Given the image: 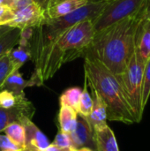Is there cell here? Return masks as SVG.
<instances>
[{"instance_id": "6da1fadb", "label": "cell", "mask_w": 150, "mask_h": 151, "mask_svg": "<svg viewBox=\"0 0 150 151\" xmlns=\"http://www.w3.org/2000/svg\"><path fill=\"white\" fill-rule=\"evenodd\" d=\"M95 34L91 19L82 20L66 29L50 45L43 48L32 60L34 72L31 78L36 86L51 79L61 66L84 57Z\"/></svg>"}, {"instance_id": "7a4b0ae2", "label": "cell", "mask_w": 150, "mask_h": 151, "mask_svg": "<svg viewBox=\"0 0 150 151\" xmlns=\"http://www.w3.org/2000/svg\"><path fill=\"white\" fill-rule=\"evenodd\" d=\"M147 10L95 32L86 53L98 59L115 75H120L134 53L137 30Z\"/></svg>"}, {"instance_id": "3957f363", "label": "cell", "mask_w": 150, "mask_h": 151, "mask_svg": "<svg viewBox=\"0 0 150 151\" xmlns=\"http://www.w3.org/2000/svg\"><path fill=\"white\" fill-rule=\"evenodd\" d=\"M84 73L88 86L99 94L106 105L107 120L136 123L117 75L88 53L84 56Z\"/></svg>"}, {"instance_id": "277c9868", "label": "cell", "mask_w": 150, "mask_h": 151, "mask_svg": "<svg viewBox=\"0 0 150 151\" xmlns=\"http://www.w3.org/2000/svg\"><path fill=\"white\" fill-rule=\"evenodd\" d=\"M105 4L106 1H88L87 4L67 15L56 19H45L39 26L33 28L29 47L31 59L74 24L86 19L94 21L101 13Z\"/></svg>"}, {"instance_id": "5b68a950", "label": "cell", "mask_w": 150, "mask_h": 151, "mask_svg": "<svg viewBox=\"0 0 150 151\" xmlns=\"http://www.w3.org/2000/svg\"><path fill=\"white\" fill-rule=\"evenodd\" d=\"M144 65L145 63L140 59L134 50L125 71L120 75H117L136 123L141 120L143 115L141 109V87Z\"/></svg>"}, {"instance_id": "8992f818", "label": "cell", "mask_w": 150, "mask_h": 151, "mask_svg": "<svg viewBox=\"0 0 150 151\" xmlns=\"http://www.w3.org/2000/svg\"><path fill=\"white\" fill-rule=\"evenodd\" d=\"M149 0H108L101 13L93 21L95 31H100L127 17L138 14L149 7Z\"/></svg>"}, {"instance_id": "52a82bcc", "label": "cell", "mask_w": 150, "mask_h": 151, "mask_svg": "<svg viewBox=\"0 0 150 151\" xmlns=\"http://www.w3.org/2000/svg\"><path fill=\"white\" fill-rule=\"evenodd\" d=\"M13 11V19L7 26L17 27L20 30L34 28L39 26L46 19L43 5L35 0H32Z\"/></svg>"}, {"instance_id": "ba28073f", "label": "cell", "mask_w": 150, "mask_h": 151, "mask_svg": "<svg viewBox=\"0 0 150 151\" xmlns=\"http://www.w3.org/2000/svg\"><path fill=\"white\" fill-rule=\"evenodd\" d=\"M34 113L35 108L34 104L26 96L22 97L11 108H0V133H3L4 129L12 123L23 125L25 122L32 120Z\"/></svg>"}, {"instance_id": "9c48e42d", "label": "cell", "mask_w": 150, "mask_h": 151, "mask_svg": "<svg viewBox=\"0 0 150 151\" xmlns=\"http://www.w3.org/2000/svg\"><path fill=\"white\" fill-rule=\"evenodd\" d=\"M72 141V149L74 150L88 148L94 151H97L95 139V133L90 127L86 117L78 113L76 127L70 133Z\"/></svg>"}, {"instance_id": "30bf717a", "label": "cell", "mask_w": 150, "mask_h": 151, "mask_svg": "<svg viewBox=\"0 0 150 151\" xmlns=\"http://www.w3.org/2000/svg\"><path fill=\"white\" fill-rule=\"evenodd\" d=\"M88 0H47L44 4L46 19H56L67 15L87 4Z\"/></svg>"}, {"instance_id": "8fae6325", "label": "cell", "mask_w": 150, "mask_h": 151, "mask_svg": "<svg viewBox=\"0 0 150 151\" xmlns=\"http://www.w3.org/2000/svg\"><path fill=\"white\" fill-rule=\"evenodd\" d=\"M23 126L25 128V149L43 151L50 145L47 136L32 120L25 122Z\"/></svg>"}, {"instance_id": "7c38bea8", "label": "cell", "mask_w": 150, "mask_h": 151, "mask_svg": "<svg viewBox=\"0 0 150 151\" xmlns=\"http://www.w3.org/2000/svg\"><path fill=\"white\" fill-rule=\"evenodd\" d=\"M90 89L93 98V107L90 114L87 117V119L95 132L96 129L107 125V109L99 94L94 88H90Z\"/></svg>"}, {"instance_id": "4fadbf2b", "label": "cell", "mask_w": 150, "mask_h": 151, "mask_svg": "<svg viewBox=\"0 0 150 151\" xmlns=\"http://www.w3.org/2000/svg\"><path fill=\"white\" fill-rule=\"evenodd\" d=\"M135 52L144 63L150 58V20L145 17L141 21L137 30Z\"/></svg>"}, {"instance_id": "5bb4252c", "label": "cell", "mask_w": 150, "mask_h": 151, "mask_svg": "<svg viewBox=\"0 0 150 151\" xmlns=\"http://www.w3.org/2000/svg\"><path fill=\"white\" fill-rule=\"evenodd\" d=\"M94 133L97 151H119L115 134L108 125L96 129Z\"/></svg>"}, {"instance_id": "9a60e30c", "label": "cell", "mask_w": 150, "mask_h": 151, "mask_svg": "<svg viewBox=\"0 0 150 151\" xmlns=\"http://www.w3.org/2000/svg\"><path fill=\"white\" fill-rule=\"evenodd\" d=\"M35 86L32 79L27 81L23 78L19 70L12 72L5 79L1 89H6L12 92L16 96H25L24 90L27 87Z\"/></svg>"}, {"instance_id": "2e32d148", "label": "cell", "mask_w": 150, "mask_h": 151, "mask_svg": "<svg viewBox=\"0 0 150 151\" xmlns=\"http://www.w3.org/2000/svg\"><path fill=\"white\" fill-rule=\"evenodd\" d=\"M78 112L67 106H60L58 113V122L60 131L70 134L76 127Z\"/></svg>"}, {"instance_id": "e0dca14e", "label": "cell", "mask_w": 150, "mask_h": 151, "mask_svg": "<svg viewBox=\"0 0 150 151\" xmlns=\"http://www.w3.org/2000/svg\"><path fill=\"white\" fill-rule=\"evenodd\" d=\"M19 36L20 29L17 27H11L0 35V58L15 48L19 43Z\"/></svg>"}, {"instance_id": "ac0fdd59", "label": "cell", "mask_w": 150, "mask_h": 151, "mask_svg": "<svg viewBox=\"0 0 150 151\" xmlns=\"http://www.w3.org/2000/svg\"><path fill=\"white\" fill-rule=\"evenodd\" d=\"M82 89L79 87H72L65 89L59 98L60 106H67L78 112L79 104Z\"/></svg>"}, {"instance_id": "d6986e66", "label": "cell", "mask_w": 150, "mask_h": 151, "mask_svg": "<svg viewBox=\"0 0 150 151\" xmlns=\"http://www.w3.org/2000/svg\"><path fill=\"white\" fill-rule=\"evenodd\" d=\"M4 134L19 149H25V128L22 124L12 123L7 126L4 131Z\"/></svg>"}, {"instance_id": "ffe728a7", "label": "cell", "mask_w": 150, "mask_h": 151, "mask_svg": "<svg viewBox=\"0 0 150 151\" xmlns=\"http://www.w3.org/2000/svg\"><path fill=\"white\" fill-rule=\"evenodd\" d=\"M9 57L12 66V72H15L19 70V68L29 58H31V54L28 48L19 46L18 49L13 48L9 52Z\"/></svg>"}, {"instance_id": "44dd1931", "label": "cell", "mask_w": 150, "mask_h": 151, "mask_svg": "<svg viewBox=\"0 0 150 151\" xmlns=\"http://www.w3.org/2000/svg\"><path fill=\"white\" fill-rule=\"evenodd\" d=\"M150 96V58L146 61L142 76L141 87V109L144 111Z\"/></svg>"}, {"instance_id": "7402d4cb", "label": "cell", "mask_w": 150, "mask_h": 151, "mask_svg": "<svg viewBox=\"0 0 150 151\" xmlns=\"http://www.w3.org/2000/svg\"><path fill=\"white\" fill-rule=\"evenodd\" d=\"M92 107H93V98L91 94L88 92V84L85 81V86L84 88L82 89V93L80 99L78 113L87 118L90 114L92 111Z\"/></svg>"}, {"instance_id": "603a6c76", "label": "cell", "mask_w": 150, "mask_h": 151, "mask_svg": "<svg viewBox=\"0 0 150 151\" xmlns=\"http://www.w3.org/2000/svg\"><path fill=\"white\" fill-rule=\"evenodd\" d=\"M25 96H16L12 92L1 89L0 90V108L7 109L14 106Z\"/></svg>"}, {"instance_id": "cb8c5ba5", "label": "cell", "mask_w": 150, "mask_h": 151, "mask_svg": "<svg viewBox=\"0 0 150 151\" xmlns=\"http://www.w3.org/2000/svg\"><path fill=\"white\" fill-rule=\"evenodd\" d=\"M11 73H12V66L8 52L0 58V90L5 79Z\"/></svg>"}, {"instance_id": "d4e9b609", "label": "cell", "mask_w": 150, "mask_h": 151, "mask_svg": "<svg viewBox=\"0 0 150 151\" xmlns=\"http://www.w3.org/2000/svg\"><path fill=\"white\" fill-rule=\"evenodd\" d=\"M52 144L61 149H65V150L72 149V141H71L70 134L60 131L55 136Z\"/></svg>"}, {"instance_id": "484cf974", "label": "cell", "mask_w": 150, "mask_h": 151, "mask_svg": "<svg viewBox=\"0 0 150 151\" xmlns=\"http://www.w3.org/2000/svg\"><path fill=\"white\" fill-rule=\"evenodd\" d=\"M14 17V11L6 5H0V26L8 25Z\"/></svg>"}, {"instance_id": "4316f807", "label": "cell", "mask_w": 150, "mask_h": 151, "mask_svg": "<svg viewBox=\"0 0 150 151\" xmlns=\"http://www.w3.org/2000/svg\"><path fill=\"white\" fill-rule=\"evenodd\" d=\"M18 146H16L5 134L0 133V151H20Z\"/></svg>"}, {"instance_id": "83f0119b", "label": "cell", "mask_w": 150, "mask_h": 151, "mask_svg": "<svg viewBox=\"0 0 150 151\" xmlns=\"http://www.w3.org/2000/svg\"><path fill=\"white\" fill-rule=\"evenodd\" d=\"M18 0H0V5H6L11 7L12 10L15 9Z\"/></svg>"}, {"instance_id": "f1b7e54d", "label": "cell", "mask_w": 150, "mask_h": 151, "mask_svg": "<svg viewBox=\"0 0 150 151\" xmlns=\"http://www.w3.org/2000/svg\"><path fill=\"white\" fill-rule=\"evenodd\" d=\"M71 150H72V149H70V150L61 149V148H58V147H57L56 145H54L52 143H50V145L43 151H70Z\"/></svg>"}, {"instance_id": "f546056e", "label": "cell", "mask_w": 150, "mask_h": 151, "mask_svg": "<svg viewBox=\"0 0 150 151\" xmlns=\"http://www.w3.org/2000/svg\"><path fill=\"white\" fill-rule=\"evenodd\" d=\"M11 27H9L7 25H4V26H0V35L2 34H4V32H6L7 30H9Z\"/></svg>"}, {"instance_id": "4dcf8cb0", "label": "cell", "mask_w": 150, "mask_h": 151, "mask_svg": "<svg viewBox=\"0 0 150 151\" xmlns=\"http://www.w3.org/2000/svg\"><path fill=\"white\" fill-rule=\"evenodd\" d=\"M145 18H147L148 19H149L150 20V9L149 8H148V10H147V12H146V14H145Z\"/></svg>"}, {"instance_id": "1f68e13d", "label": "cell", "mask_w": 150, "mask_h": 151, "mask_svg": "<svg viewBox=\"0 0 150 151\" xmlns=\"http://www.w3.org/2000/svg\"><path fill=\"white\" fill-rule=\"evenodd\" d=\"M75 151H94L92 150H90V149H88V148H82V149H80V150H77Z\"/></svg>"}, {"instance_id": "d6a6232c", "label": "cell", "mask_w": 150, "mask_h": 151, "mask_svg": "<svg viewBox=\"0 0 150 151\" xmlns=\"http://www.w3.org/2000/svg\"><path fill=\"white\" fill-rule=\"evenodd\" d=\"M35 1H37V2H39V3H40L41 4H42V2L44 3V4H45V3L47 2V0H35ZM42 5H43V4H42ZM43 6H44V5H43Z\"/></svg>"}, {"instance_id": "836d02e7", "label": "cell", "mask_w": 150, "mask_h": 151, "mask_svg": "<svg viewBox=\"0 0 150 151\" xmlns=\"http://www.w3.org/2000/svg\"><path fill=\"white\" fill-rule=\"evenodd\" d=\"M20 151H39V150H27V149H23Z\"/></svg>"}, {"instance_id": "e575fe53", "label": "cell", "mask_w": 150, "mask_h": 151, "mask_svg": "<svg viewBox=\"0 0 150 151\" xmlns=\"http://www.w3.org/2000/svg\"><path fill=\"white\" fill-rule=\"evenodd\" d=\"M88 1H93V2H97V1H108V0H88Z\"/></svg>"}, {"instance_id": "d590c367", "label": "cell", "mask_w": 150, "mask_h": 151, "mask_svg": "<svg viewBox=\"0 0 150 151\" xmlns=\"http://www.w3.org/2000/svg\"><path fill=\"white\" fill-rule=\"evenodd\" d=\"M70 151H75V150H70Z\"/></svg>"}]
</instances>
